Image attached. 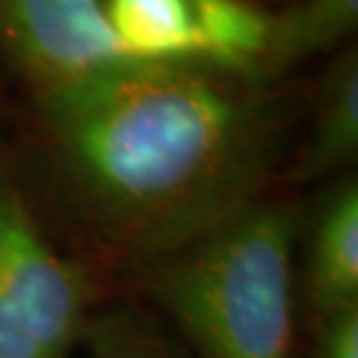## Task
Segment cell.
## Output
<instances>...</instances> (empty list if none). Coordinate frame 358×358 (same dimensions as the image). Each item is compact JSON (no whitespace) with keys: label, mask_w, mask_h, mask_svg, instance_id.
Returning <instances> with one entry per match:
<instances>
[{"label":"cell","mask_w":358,"mask_h":358,"mask_svg":"<svg viewBox=\"0 0 358 358\" xmlns=\"http://www.w3.org/2000/svg\"><path fill=\"white\" fill-rule=\"evenodd\" d=\"M292 273L297 332L358 306L356 170L300 194Z\"/></svg>","instance_id":"cell-5"},{"label":"cell","mask_w":358,"mask_h":358,"mask_svg":"<svg viewBox=\"0 0 358 358\" xmlns=\"http://www.w3.org/2000/svg\"><path fill=\"white\" fill-rule=\"evenodd\" d=\"M358 0H289L271 11L266 51L260 56V80H292L297 66L313 56L343 51L356 38Z\"/></svg>","instance_id":"cell-7"},{"label":"cell","mask_w":358,"mask_h":358,"mask_svg":"<svg viewBox=\"0 0 358 358\" xmlns=\"http://www.w3.org/2000/svg\"><path fill=\"white\" fill-rule=\"evenodd\" d=\"M303 80L146 66L16 96L0 149L69 255L120 287L282 183Z\"/></svg>","instance_id":"cell-1"},{"label":"cell","mask_w":358,"mask_h":358,"mask_svg":"<svg viewBox=\"0 0 358 358\" xmlns=\"http://www.w3.org/2000/svg\"><path fill=\"white\" fill-rule=\"evenodd\" d=\"M263 3H268V6H284V3H289V0H263Z\"/></svg>","instance_id":"cell-11"},{"label":"cell","mask_w":358,"mask_h":358,"mask_svg":"<svg viewBox=\"0 0 358 358\" xmlns=\"http://www.w3.org/2000/svg\"><path fill=\"white\" fill-rule=\"evenodd\" d=\"M358 162V51L350 43L303 90V122L284 165L282 186L308 192L356 170Z\"/></svg>","instance_id":"cell-6"},{"label":"cell","mask_w":358,"mask_h":358,"mask_svg":"<svg viewBox=\"0 0 358 358\" xmlns=\"http://www.w3.org/2000/svg\"><path fill=\"white\" fill-rule=\"evenodd\" d=\"M13 101H16V93H13L11 83L6 80L3 69H0V122H3V117L11 112Z\"/></svg>","instance_id":"cell-10"},{"label":"cell","mask_w":358,"mask_h":358,"mask_svg":"<svg viewBox=\"0 0 358 358\" xmlns=\"http://www.w3.org/2000/svg\"><path fill=\"white\" fill-rule=\"evenodd\" d=\"M75 358H192L165 321L128 294H115L90 319Z\"/></svg>","instance_id":"cell-8"},{"label":"cell","mask_w":358,"mask_h":358,"mask_svg":"<svg viewBox=\"0 0 358 358\" xmlns=\"http://www.w3.org/2000/svg\"><path fill=\"white\" fill-rule=\"evenodd\" d=\"M300 356L358 358V306L337 310L300 332Z\"/></svg>","instance_id":"cell-9"},{"label":"cell","mask_w":358,"mask_h":358,"mask_svg":"<svg viewBox=\"0 0 358 358\" xmlns=\"http://www.w3.org/2000/svg\"><path fill=\"white\" fill-rule=\"evenodd\" d=\"M300 192L282 183L120 282L192 358H297L294 234Z\"/></svg>","instance_id":"cell-3"},{"label":"cell","mask_w":358,"mask_h":358,"mask_svg":"<svg viewBox=\"0 0 358 358\" xmlns=\"http://www.w3.org/2000/svg\"><path fill=\"white\" fill-rule=\"evenodd\" d=\"M260 0H0V69L16 96L146 66H215L260 80Z\"/></svg>","instance_id":"cell-2"},{"label":"cell","mask_w":358,"mask_h":358,"mask_svg":"<svg viewBox=\"0 0 358 358\" xmlns=\"http://www.w3.org/2000/svg\"><path fill=\"white\" fill-rule=\"evenodd\" d=\"M115 294L112 279L56 242L0 149V358H75Z\"/></svg>","instance_id":"cell-4"}]
</instances>
